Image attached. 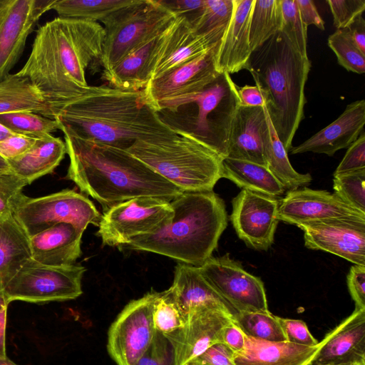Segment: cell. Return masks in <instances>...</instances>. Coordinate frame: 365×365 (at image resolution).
Listing matches in <instances>:
<instances>
[{"label":"cell","instance_id":"obj_1","mask_svg":"<svg viewBox=\"0 0 365 365\" xmlns=\"http://www.w3.org/2000/svg\"><path fill=\"white\" fill-rule=\"evenodd\" d=\"M104 36L98 22L55 18L38 29L31 53L16 73L30 80L56 116L90 87L86 70L99 59Z\"/></svg>","mask_w":365,"mask_h":365},{"label":"cell","instance_id":"obj_2","mask_svg":"<svg viewBox=\"0 0 365 365\" xmlns=\"http://www.w3.org/2000/svg\"><path fill=\"white\" fill-rule=\"evenodd\" d=\"M55 119L61 130L126 150L137 140L177 135L160 120L143 89L126 91L106 84L90 86L83 95L59 108Z\"/></svg>","mask_w":365,"mask_h":365},{"label":"cell","instance_id":"obj_3","mask_svg":"<svg viewBox=\"0 0 365 365\" xmlns=\"http://www.w3.org/2000/svg\"><path fill=\"white\" fill-rule=\"evenodd\" d=\"M69 165L66 178L108 207L138 197L169 202L182 192L126 149L86 140L61 129Z\"/></svg>","mask_w":365,"mask_h":365},{"label":"cell","instance_id":"obj_4","mask_svg":"<svg viewBox=\"0 0 365 365\" xmlns=\"http://www.w3.org/2000/svg\"><path fill=\"white\" fill-rule=\"evenodd\" d=\"M170 205L173 215L163 228L138 237L121 248L156 253L200 267L212 257L227 226L224 200L213 190L183 192Z\"/></svg>","mask_w":365,"mask_h":365},{"label":"cell","instance_id":"obj_5","mask_svg":"<svg viewBox=\"0 0 365 365\" xmlns=\"http://www.w3.org/2000/svg\"><path fill=\"white\" fill-rule=\"evenodd\" d=\"M310 68L309 58L280 31L252 52L246 68L264 96L270 120L287 152L304 118V86Z\"/></svg>","mask_w":365,"mask_h":365},{"label":"cell","instance_id":"obj_6","mask_svg":"<svg viewBox=\"0 0 365 365\" xmlns=\"http://www.w3.org/2000/svg\"><path fill=\"white\" fill-rule=\"evenodd\" d=\"M237 89L230 75L222 72L199 91L161 101L155 107L173 132L194 138L224 159L240 107Z\"/></svg>","mask_w":365,"mask_h":365},{"label":"cell","instance_id":"obj_7","mask_svg":"<svg viewBox=\"0 0 365 365\" xmlns=\"http://www.w3.org/2000/svg\"><path fill=\"white\" fill-rule=\"evenodd\" d=\"M127 150L182 192L213 190L223 158L185 133L165 140H137Z\"/></svg>","mask_w":365,"mask_h":365},{"label":"cell","instance_id":"obj_8","mask_svg":"<svg viewBox=\"0 0 365 365\" xmlns=\"http://www.w3.org/2000/svg\"><path fill=\"white\" fill-rule=\"evenodd\" d=\"M176 16L160 0H135L102 20L105 36L98 59L102 72L112 69L135 48L161 34Z\"/></svg>","mask_w":365,"mask_h":365},{"label":"cell","instance_id":"obj_9","mask_svg":"<svg viewBox=\"0 0 365 365\" xmlns=\"http://www.w3.org/2000/svg\"><path fill=\"white\" fill-rule=\"evenodd\" d=\"M86 269L78 264L48 265L29 259L3 289L9 303H46L74 299L82 293Z\"/></svg>","mask_w":365,"mask_h":365},{"label":"cell","instance_id":"obj_10","mask_svg":"<svg viewBox=\"0 0 365 365\" xmlns=\"http://www.w3.org/2000/svg\"><path fill=\"white\" fill-rule=\"evenodd\" d=\"M13 215L29 237L60 223L83 233L88 225L98 226L101 217L91 200L69 189L38 197L24 195Z\"/></svg>","mask_w":365,"mask_h":365},{"label":"cell","instance_id":"obj_11","mask_svg":"<svg viewBox=\"0 0 365 365\" xmlns=\"http://www.w3.org/2000/svg\"><path fill=\"white\" fill-rule=\"evenodd\" d=\"M173 215L168 200L155 197H135L104 210L97 235L103 245L121 248L138 237L158 232Z\"/></svg>","mask_w":365,"mask_h":365},{"label":"cell","instance_id":"obj_12","mask_svg":"<svg viewBox=\"0 0 365 365\" xmlns=\"http://www.w3.org/2000/svg\"><path fill=\"white\" fill-rule=\"evenodd\" d=\"M157 292L130 301L111 324L107 349L117 365H135L155 334L153 311Z\"/></svg>","mask_w":365,"mask_h":365},{"label":"cell","instance_id":"obj_13","mask_svg":"<svg viewBox=\"0 0 365 365\" xmlns=\"http://www.w3.org/2000/svg\"><path fill=\"white\" fill-rule=\"evenodd\" d=\"M198 269L208 284L237 314L269 312L262 281L245 271L229 254L211 257Z\"/></svg>","mask_w":365,"mask_h":365},{"label":"cell","instance_id":"obj_14","mask_svg":"<svg viewBox=\"0 0 365 365\" xmlns=\"http://www.w3.org/2000/svg\"><path fill=\"white\" fill-rule=\"evenodd\" d=\"M56 0H0V81L20 58L27 37Z\"/></svg>","mask_w":365,"mask_h":365},{"label":"cell","instance_id":"obj_15","mask_svg":"<svg viewBox=\"0 0 365 365\" xmlns=\"http://www.w3.org/2000/svg\"><path fill=\"white\" fill-rule=\"evenodd\" d=\"M226 26L197 35L183 16L175 19L163 32L150 61V80L207 51L222 38Z\"/></svg>","mask_w":365,"mask_h":365},{"label":"cell","instance_id":"obj_16","mask_svg":"<svg viewBox=\"0 0 365 365\" xmlns=\"http://www.w3.org/2000/svg\"><path fill=\"white\" fill-rule=\"evenodd\" d=\"M278 197L242 190L232 200V226L245 244L257 250H267L274 242L279 222Z\"/></svg>","mask_w":365,"mask_h":365},{"label":"cell","instance_id":"obj_17","mask_svg":"<svg viewBox=\"0 0 365 365\" xmlns=\"http://www.w3.org/2000/svg\"><path fill=\"white\" fill-rule=\"evenodd\" d=\"M234 317L227 310L214 305L191 309L186 314L184 327L166 336L175 351V365H185L208 348L222 343L225 327Z\"/></svg>","mask_w":365,"mask_h":365},{"label":"cell","instance_id":"obj_18","mask_svg":"<svg viewBox=\"0 0 365 365\" xmlns=\"http://www.w3.org/2000/svg\"><path fill=\"white\" fill-rule=\"evenodd\" d=\"M304 231V245L365 265V220L334 219L297 226Z\"/></svg>","mask_w":365,"mask_h":365},{"label":"cell","instance_id":"obj_19","mask_svg":"<svg viewBox=\"0 0 365 365\" xmlns=\"http://www.w3.org/2000/svg\"><path fill=\"white\" fill-rule=\"evenodd\" d=\"M279 221L300 224L334 219L365 220V213L350 206L336 194L307 187L289 190L279 200Z\"/></svg>","mask_w":365,"mask_h":365},{"label":"cell","instance_id":"obj_20","mask_svg":"<svg viewBox=\"0 0 365 365\" xmlns=\"http://www.w3.org/2000/svg\"><path fill=\"white\" fill-rule=\"evenodd\" d=\"M220 41L201 56L150 81L143 89L148 101L155 106L161 101L203 88L219 73L215 68V56Z\"/></svg>","mask_w":365,"mask_h":365},{"label":"cell","instance_id":"obj_21","mask_svg":"<svg viewBox=\"0 0 365 365\" xmlns=\"http://www.w3.org/2000/svg\"><path fill=\"white\" fill-rule=\"evenodd\" d=\"M364 125L365 100H358L347 105L334 121L289 151L293 155L312 152L332 156L351 145L364 131Z\"/></svg>","mask_w":365,"mask_h":365},{"label":"cell","instance_id":"obj_22","mask_svg":"<svg viewBox=\"0 0 365 365\" xmlns=\"http://www.w3.org/2000/svg\"><path fill=\"white\" fill-rule=\"evenodd\" d=\"M322 340L312 364H352L364 360L365 309H355Z\"/></svg>","mask_w":365,"mask_h":365},{"label":"cell","instance_id":"obj_23","mask_svg":"<svg viewBox=\"0 0 365 365\" xmlns=\"http://www.w3.org/2000/svg\"><path fill=\"white\" fill-rule=\"evenodd\" d=\"M255 0H235L232 19L219 43L215 56L217 72L229 74L246 69L252 51L250 19Z\"/></svg>","mask_w":365,"mask_h":365},{"label":"cell","instance_id":"obj_24","mask_svg":"<svg viewBox=\"0 0 365 365\" xmlns=\"http://www.w3.org/2000/svg\"><path fill=\"white\" fill-rule=\"evenodd\" d=\"M83 232L60 223L30 237L31 258L48 265L73 264L82 254Z\"/></svg>","mask_w":365,"mask_h":365},{"label":"cell","instance_id":"obj_25","mask_svg":"<svg viewBox=\"0 0 365 365\" xmlns=\"http://www.w3.org/2000/svg\"><path fill=\"white\" fill-rule=\"evenodd\" d=\"M266 125L263 107H239L232 126L227 158L266 166L262 133Z\"/></svg>","mask_w":365,"mask_h":365},{"label":"cell","instance_id":"obj_26","mask_svg":"<svg viewBox=\"0 0 365 365\" xmlns=\"http://www.w3.org/2000/svg\"><path fill=\"white\" fill-rule=\"evenodd\" d=\"M246 336V335H245ZM323 344L304 346L287 341L272 342L246 336L245 351L235 356L236 365H308Z\"/></svg>","mask_w":365,"mask_h":365},{"label":"cell","instance_id":"obj_27","mask_svg":"<svg viewBox=\"0 0 365 365\" xmlns=\"http://www.w3.org/2000/svg\"><path fill=\"white\" fill-rule=\"evenodd\" d=\"M169 289L185 317L191 309L203 305L222 307L234 317L237 314L205 279L198 267L178 263L175 268L173 282Z\"/></svg>","mask_w":365,"mask_h":365},{"label":"cell","instance_id":"obj_28","mask_svg":"<svg viewBox=\"0 0 365 365\" xmlns=\"http://www.w3.org/2000/svg\"><path fill=\"white\" fill-rule=\"evenodd\" d=\"M161 34L135 48L112 69L102 72L101 80L107 86L121 90L144 89L150 80V61Z\"/></svg>","mask_w":365,"mask_h":365},{"label":"cell","instance_id":"obj_29","mask_svg":"<svg viewBox=\"0 0 365 365\" xmlns=\"http://www.w3.org/2000/svg\"><path fill=\"white\" fill-rule=\"evenodd\" d=\"M66 154V146L60 138L48 134L36 138L33 146L24 154L7 160L11 171L31 184L35 180L51 173Z\"/></svg>","mask_w":365,"mask_h":365},{"label":"cell","instance_id":"obj_30","mask_svg":"<svg viewBox=\"0 0 365 365\" xmlns=\"http://www.w3.org/2000/svg\"><path fill=\"white\" fill-rule=\"evenodd\" d=\"M31 258L30 237L16 219L8 214L0 217V289Z\"/></svg>","mask_w":365,"mask_h":365},{"label":"cell","instance_id":"obj_31","mask_svg":"<svg viewBox=\"0 0 365 365\" xmlns=\"http://www.w3.org/2000/svg\"><path fill=\"white\" fill-rule=\"evenodd\" d=\"M221 175L242 190L275 197L285 192L283 185L263 165L225 158L222 160Z\"/></svg>","mask_w":365,"mask_h":365},{"label":"cell","instance_id":"obj_32","mask_svg":"<svg viewBox=\"0 0 365 365\" xmlns=\"http://www.w3.org/2000/svg\"><path fill=\"white\" fill-rule=\"evenodd\" d=\"M16 111H31L55 119L53 110L30 80L14 73L0 81V115Z\"/></svg>","mask_w":365,"mask_h":365},{"label":"cell","instance_id":"obj_33","mask_svg":"<svg viewBox=\"0 0 365 365\" xmlns=\"http://www.w3.org/2000/svg\"><path fill=\"white\" fill-rule=\"evenodd\" d=\"M266 125L262 133L264 157L267 168L283 185L285 190H292L309 185L312 178L302 174L292 166L284 146L280 141L264 106Z\"/></svg>","mask_w":365,"mask_h":365},{"label":"cell","instance_id":"obj_34","mask_svg":"<svg viewBox=\"0 0 365 365\" xmlns=\"http://www.w3.org/2000/svg\"><path fill=\"white\" fill-rule=\"evenodd\" d=\"M135 0H56L51 9L58 17L88 21H101L114 11Z\"/></svg>","mask_w":365,"mask_h":365},{"label":"cell","instance_id":"obj_35","mask_svg":"<svg viewBox=\"0 0 365 365\" xmlns=\"http://www.w3.org/2000/svg\"><path fill=\"white\" fill-rule=\"evenodd\" d=\"M281 19L279 0H255L249 28L252 52L279 31Z\"/></svg>","mask_w":365,"mask_h":365},{"label":"cell","instance_id":"obj_36","mask_svg":"<svg viewBox=\"0 0 365 365\" xmlns=\"http://www.w3.org/2000/svg\"><path fill=\"white\" fill-rule=\"evenodd\" d=\"M0 124L11 132L35 138L61 130L56 120L31 111H16L0 115Z\"/></svg>","mask_w":365,"mask_h":365},{"label":"cell","instance_id":"obj_37","mask_svg":"<svg viewBox=\"0 0 365 365\" xmlns=\"http://www.w3.org/2000/svg\"><path fill=\"white\" fill-rule=\"evenodd\" d=\"M234 320L247 336L272 342L287 341L279 317L270 312H241Z\"/></svg>","mask_w":365,"mask_h":365},{"label":"cell","instance_id":"obj_38","mask_svg":"<svg viewBox=\"0 0 365 365\" xmlns=\"http://www.w3.org/2000/svg\"><path fill=\"white\" fill-rule=\"evenodd\" d=\"M185 319L170 289L158 292L153 311L155 331L170 336L184 327Z\"/></svg>","mask_w":365,"mask_h":365},{"label":"cell","instance_id":"obj_39","mask_svg":"<svg viewBox=\"0 0 365 365\" xmlns=\"http://www.w3.org/2000/svg\"><path fill=\"white\" fill-rule=\"evenodd\" d=\"M282 32L304 58L307 55V26L303 23L295 0H279Z\"/></svg>","mask_w":365,"mask_h":365},{"label":"cell","instance_id":"obj_40","mask_svg":"<svg viewBox=\"0 0 365 365\" xmlns=\"http://www.w3.org/2000/svg\"><path fill=\"white\" fill-rule=\"evenodd\" d=\"M327 41L339 65L357 74L365 73V54L352 42L346 29H336L329 36Z\"/></svg>","mask_w":365,"mask_h":365},{"label":"cell","instance_id":"obj_41","mask_svg":"<svg viewBox=\"0 0 365 365\" xmlns=\"http://www.w3.org/2000/svg\"><path fill=\"white\" fill-rule=\"evenodd\" d=\"M333 189L340 199L365 213V169L334 176Z\"/></svg>","mask_w":365,"mask_h":365},{"label":"cell","instance_id":"obj_42","mask_svg":"<svg viewBox=\"0 0 365 365\" xmlns=\"http://www.w3.org/2000/svg\"><path fill=\"white\" fill-rule=\"evenodd\" d=\"M235 8V0H205L202 15L192 26L197 35L207 34L230 23Z\"/></svg>","mask_w":365,"mask_h":365},{"label":"cell","instance_id":"obj_43","mask_svg":"<svg viewBox=\"0 0 365 365\" xmlns=\"http://www.w3.org/2000/svg\"><path fill=\"white\" fill-rule=\"evenodd\" d=\"M29 183L11 170L0 172V217L13 214L24 195L23 189Z\"/></svg>","mask_w":365,"mask_h":365},{"label":"cell","instance_id":"obj_44","mask_svg":"<svg viewBox=\"0 0 365 365\" xmlns=\"http://www.w3.org/2000/svg\"><path fill=\"white\" fill-rule=\"evenodd\" d=\"M135 365H175L171 341L156 331L152 343Z\"/></svg>","mask_w":365,"mask_h":365},{"label":"cell","instance_id":"obj_45","mask_svg":"<svg viewBox=\"0 0 365 365\" xmlns=\"http://www.w3.org/2000/svg\"><path fill=\"white\" fill-rule=\"evenodd\" d=\"M327 3L337 29L349 27L365 10V0H328Z\"/></svg>","mask_w":365,"mask_h":365},{"label":"cell","instance_id":"obj_46","mask_svg":"<svg viewBox=\"0 0 365 365\" xmlns=\"http://www.w3.org/2000/svg\"><path fill=\"white\" fill-rule=\"evenodd\" d=\"M365 169V133L348 147L342 160L335 170L334 176Z\"/></svg>","mask_w":365,"mask_h":365},{"label":"cell","instance_id":"obj_47","mask_svg":"<svg viewBox=\"0 0 365 365\" xmlns=\"http://www.w3.org/2000/svg\"><path fill=\"white\" fill-rule=\"evenodd\" d=\"M279 321L287 342L304 346H314L319 344L304 321L282 317H279Z\"/></svg>","mask_w":365,"mask_h":365},{"label":"cell","instance_id":"obj_48","mask_svg":"<svg viewBox=\"0 0 365 365\" xmlns=\"http://www.w3.org/2000/svg\"><path fill=\"white\" fill-rule=\"evenodd\" d=\"M176 16L185 17L192 26L202 14L205 0H160Z\"/></svg>","mask_w":365,"mask_h":365},{"label":"cell","instance_id":"obj_49","mask_svg":"<svg viewBox=\"0 0 365 365\" xmlns=\"http://www.w3.org/2000/svg\"><path fill=\"white\" fill-rule=\"evenodd\" d=\"M36 138L13 134L0 141V155L6 160L16 158L27 152Z\"/></svg>","mask_w":365,"mask_h":365},{"label":"cell","instance_id":"obj_50","mask_svg":"<svg viewBox=\"0 0 365 365\" xmlns=\"http://www.w3.org/2000/svg\"><path fill=\"white\" fill-rule=\"evenodd\" d=\"M192 361L198 365H236L234 353L222 343L212 345Z\"/></svg>","mask_w":365,"mask_h":365},{"label":"cell","instance_id":"obj_51","mask_svg":"<svg viewBox=\"0 0 365 365\" xmlns=\"http://www.w3.org/2000/svg\"><path fill=\"white\" fill-rule=\"evenodd\" d=\"M347 285L355 309H365V265L355 264L350 268Z\"/></svg>","mask_w":365,"mask_h":365},{"label":"cell","instance_id":"obj_52","mask_svg":"<svg viewBox=\"0 0 365 365\" xmlns=\"http://www.w3.org/2000/svg\"><path fill=\"white\" fill-rule=\"evenodd\" d=\"M222 343L228 347L235 356L240 355L245 351L246 336L235 320H232L225 327L222 332Z\"/></svg>","mask_w":365,"mask_h":365},{"label":"cell","instance_id":"obj_53","mask_svg":"<svg viewBox=\"0 0 365 365\" xmlns=\"http://www.w3.org/2000/svg\"><path fill=\"white\" fill-rule=\"evenodd\" d=\"M303 23L308 27L314 25L319 29L324 30V22L312 0H295Z\"/></svg>","mask_w":365,"mask_h":365},{"label":"cell","instance_id":"obj_54","mask_svg":"<svg viewBox=\"0 0 365 365\" xmlns=\"http://www.w3.org/2000/svg\"><path fill=\"white\" fill-rule=\"evenodd\" d=\"M240 106L246 107H263L265 106L264 96L256 85H245L237 89Z\"/></svg>","mask_w":365,"mask_h":365},{"label":"cell","instance_id":"obj_55","mask_svg":"<svg viewBox=\"0 0 365 365\" xmlns=\"http://www.w3.org/2000/svg\"><path fill=\"white\" fill-rule=\"evenodd\" d=\"M346 29L354 45L365 54V21L362 16L358 17Z\"/></svg>","mask_w":365,"mask_h":365},{"label":"cell","instance_id":"obj_56","mask_svg":"<svg viewBox=\"0 0 365 365\" xmlns=\"http://www.w3.org/2000/svg\"><path fill=\"white\" fill-rule=\"evenodd\" d=\"M9 304L3 289H0V358L7 356L6 351V329Z\"/></svg>","mask_w":365,"mask_h":365},{"label":"cell","instance_id":"obj_57","mask_svg":"<svg viewBox=\"0 0 365 365\" xmlns=\"http://www.w3.org/2000/svg\"><path fill=\"white\" fill-rule=\"evenodd\" d=\"M13 134H15V133L11 132L8 129H6L5 127H4L1 124H0V141Z\"/></svg>","mask_w":365,"mask_h":365},{"label":"cell","instance_id":"obj_58","mask_svg":"<svg viewBox=\"0 0 365 365\" xmlns=\"http://www.w3.org/2000/svg\"><path fill=\"white\" fill-rule=\"evenodd\" d=\"M10 167L8 161L0 155V172L9 170Z\"/></svg>","mask_w":365,"mask_h":365},{"label":"cell","instance_id":"obj_59","mask_svg":"<svg viewBox=\"0 0 365 365\" xmlns=\"http://www.w3.org/2000/svg\"><path fill=\"white\" fill-rule=\"evenodd\" d=\"M0 365H17L11 361L7 356L5 358H0Z\"/></svg>","mask_w":365,"mask_h":365},{"label":"cell","instance_id":"obj_60","mask_svg":"<svg viewBox=\"0 0 365 365\" xmlns=\"http://www.w3.org/2000/svg\"><path fill=\"white\" fill-rule=\"evenodd\" d=\"M352 365H365V359L359 361H356L352 364Z\"/></svg>","mask_w":365,"mask_h":365},{"label":"cell","instance_id":"obj_61","mask_svg":"<svg viewBox=\"0 0 365 365\" xmlns=\"http://www.w3.org/2000/svg\"><path fill=\"white\" fill-rule=\"evenodd\" d=\"M353 364V363H352ZM352 364H309L308 365H352Z\"/></svg>","mask_w":365,"mask_h":365},{"label":"cell","instance_id":"obj_62","mask_svg":"<svg viewBox=\"0 0 365 365\" xmlns=\"http://www.w3.org/2000/svg\"><path fill=\"white\" fill-rule=\"evenodd\" d=\"M185 365H198V364H196L195 362L191 361L188 362L187 364H186Z\"/></svg>","mask_w":365,"mask_h":365}]
</instances>
